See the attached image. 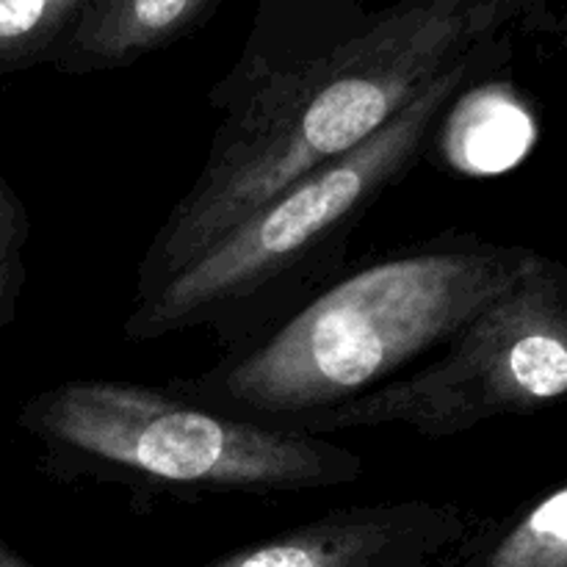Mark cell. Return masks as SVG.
Returning <instances> with one entry per match:
<instances>
[{
  "instance_id": "6da1fadb",
  "label": "cell",
  "mask_w": 567,
  "mask_h": 567,
  "mask_svg": "<svg viewBox=\"0 0 567 567\" xmlns=\"http://www.w3.org/2000/svg\"><path fill=\"white\" fill-rule=\"evenodd\" d=\"M515 0H264L241 55L208 92L219 114L197 177L166 214L133 302L208 252L271 194L349 153L421 89L498 39Z\"/></svg>"
},
{
  "instance_id": "7a4b0ae2",
  "label": "cell",
  "mask_w": 567,
  "mask_h": 567,
  "mask_svg": "<svg viewBox=\"0 0 567 567\" xmlns=\"http://www.w3.org/2000/svg\"><path fill=\"white\" fill-rule=\"evenodd\" d=\"M543 260L524 244L443 233L336 277L275 330L169 388L297 430L424 363Z\"/></svg>"
},
{
  "instance_id": "3957f363",
  "label": "cell",
  "mask_w": 567,
  "mask_h": 567,
  "mask_svg": "<svg viewBox=\"0 0 567 567\" xmlns=\"http://www.w3.org/2000/svg\"><path fill=\"white\" fill-rule=\"evenodd\" d=\"M498 42L471 50L374 136L271 194L216 247L133 302L127 341L208 330L227 354L297 313L343 275L354 233L413 172L460 94L491 70Z\"/></svg>"
},
{
  "instance_id": "277c9868",
  "label": "cell",
  "mask_w": 567,
  "mask_h": 567,
  "mask_svg": "<svg viewBox=\"0 0 567 567\" xmlns=\"http://www.w3.org/2000/svg\"><path fill=\"white\" fill-rule=\"evenodd\" d=\"M14 424L53 480L142 496H282L336 491L365 474V460L330 437L255 424L136 382H59L33 393Z\"/></svg>"
},
{
  "instance_id": "5b68a950",
  "label": "cell",
  "mask_w": 567,
  "mask_h": 567,
  "mask_svg": "<svg viewBox=\"0 0 567 567\" xmlns=\"http://www.w3.org/2000/svg\"><path fill=\"white\" fill-rule=\"evenodd\" d=\"M567 393V269L548 258L487 305L432 358L354 402L313 415L299 432L404 426L457 437L496 419H524Z\"/></svg>"
},
{
  "instance_id": "8992f818",
  "label": "cell",
  "mask_w": 567,
  "mask_h": 567,
  "mask_svg": "<svg viewBox=\"0 0 567 567\" xmlns=\"http://www.w3.org/2000/svg\"><path fill=\"white\" fill-rule=\"evenodd\" d=\"M468 532L454 504L426 498L358 504L330 509L203 567H430Z\"/></svg>"
},
{
  "instance_id": "52a82bcc",
  "label": "cell",
  "mask_w": 567,
  "mask_h": 567,
  "mask_svg": "<svg viewBox=\"0 0 567 567\" xmlns=\"http://www.w3.org/2000/svg\"><path fill=\"white\" fill-rule=\"evenodd\" d=\"M221 0H86L48 66L61 75L122 70L181 39L216 14Z\"/></svg>"
},
{
  "instance_id": "ba28073f",
  "label": "cell",
  "mask_w": 567,
  "mask_h": 567,
  "mask_svg": "<svg viewBox=\"0 0 567 567\" xmlns=\"http://www.w3.org/2000/svg\"><path fill=\"white\" fill-rule=\"evenodd\" d=\"M449 567H567V485L559 482L504 520L454 546Z\"/></svg>"
},
{
  "instance_id": "9c48e42d",
  "label": "cell",
  "mask_w": 567,
  "mask_h": 567,
  "mask_svg": "<svg viewBox=\"0 0 567 567\" xmlns=\"http://www.w3.org/2000/svg\"><path fill=\"white\" fill-rule=\"evenodd\" d=\"M86 0H0V75L50 64Z\"/></svg>"
},
{
  "instance_id": "30bf717a",
  "label": "cell",
  "mask_w": 567,
  "mask_h": 567,
  "mask_svg": "<svg viewBox=\"0 0 567 567\" xmlns=\"http://www.w3.org/2000/svg\"><path fill=\"white\" fill-rule=\"evenodd\" d=\"M28 241H31V216L20 194L0 172V332L9 330L20 313L28 280Z\"/></svg>"
},
{
  "instance_id": "8fae6325",
  "label": "cell",
  "mask_w": 567,
  "mask_h": 567,
  "mask_svg": "<svg viewBox=\"0 0 567 567\" xmlns=\"http://www.w3.org/2000/svg\"><path fill=\"white\" fill-rule=\"evenodd\" d=\"M0 567H37V565H33L31 559L22 557V554L17 551V548H11L9 543H6L3 537H0Z\"/></svg>"
}]
</instances>
